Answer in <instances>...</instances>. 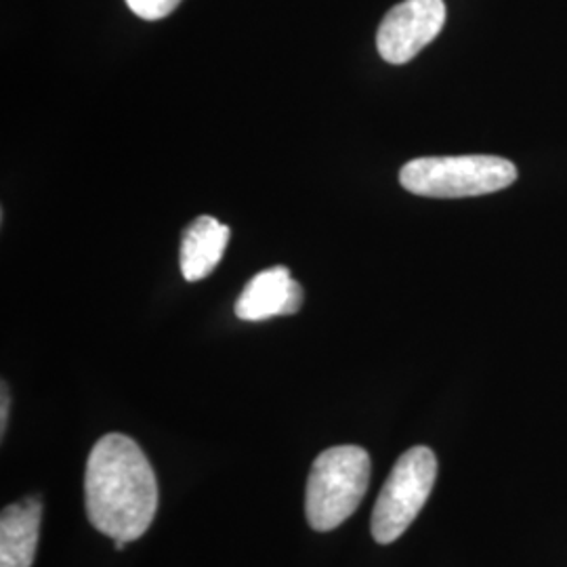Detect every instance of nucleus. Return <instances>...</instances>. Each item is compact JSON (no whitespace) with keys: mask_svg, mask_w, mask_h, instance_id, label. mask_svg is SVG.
<instances>
[{"mask_svg":"<svg viewBox=\"0 0 567 567\" xmlns=\"http://www.w3.org/2000/svg\"><path fill=\"white\" fill-rule=\"evenodd\" d=\"M86 515L112 540L133 543L158 511V482L135 440L107 433L93 446L84 475Z\"/></svg>","mask_w":567,"mask_h":567,"instance_id":"1","label":"nucleus"},{"mask_svg":"<svg viewBox=\"0 0 567 567\" xmlns=\"http://www.w3.org/2000/svg\"><path fill=\"white\" fill-rule=\"evenodd\" d=\"M370 456L364 447L337 446L324 450L307 480L305 511L316 532H330L347 522L364 501L370 484Z\"/></svg>","mask_w":567,"mask_h":567,"instance_id":"2","label":"nucleus"},{"mask_svg":"<svg viewBox=\"0 0 567 567\" xmlns=\"http://www.w3.org/2000/svg\"><path fill=\"white\" fill-rule=\"evenodd\" d=\"M517 182V166L501 156H426L402 166L400 183L423 198L486 196Z\"/></svg>","mask_w":567,"mask_h":567,"instance_id":"3","label":"nucleus"},{"mask_svg":"<svg viewBox=\"0 0 567 567\" xmlns=\"http://www.w3.org/2000/svg\"><path fill=\"white\" fill-rule=\"evenodd\" d=\"M437 480V458L433 450L416 446L405 450L386 477L372 511V536L379 545L395 543L425 507Z\"/></svg>","mask_w":567,"mask_h":567,"instance_id":"4","label":"nucleus"},{"mask_svg":"<svg viewBox=\"0 0 567 567\" xmlns=\"http://www.w3.org/2000/svg\"><path fill=\"white\" fill-rule=\"evenodd\" d=\"M446 16L444 0H404L395 4L377 32L381 58L393 65L414 60L426 44L437 39Z\"/></svg>","mask_w":567,"mask_h":567,"instance_id":"5","label":"nucleus"},{"mask_svg":"<svg viewBox=\"0 0 567 567\" xmlns=\"http://www.w3.org/2000/svg\"><path fill=\"white\" fill-rule=\"evenodd\" d=\"M303 305V288L288 267H269L246 284L236 301V316L244 322H264L276 316H295Z\"/></svg>","mask_w":567,"mask_h":567,"instance_id":"6","label":"nucleus"},{"mask_svg":"<svg viewBox=\"0 0 567 567\" xmlns=\"http://www.w3.org/2000/svg\"><path fill=\"white\" fill-rule=\"evenodd\" d=\"M41 498L30 496L0 515V567H32L41 536Z\"/></svg>","mask_w":567,"mask_h":567,"instance_id":"7","label":"nucleus"},{"mask_svg":"<svg viewBox=\"0 0 567 567\" xmlns=\"http://www.w3.org/2000/svg\"><path fill=\"white\" fill-rule=\"evenodd\" d=\"M229 227L203 215L185 229L182 240V274L187 282H198L215 271L229 244Z\"/></svg>","mask_w":567,"mask_h":567,"instance_id":"8","label":"nucleus"},{"mask_svg":"<svg viewBox=\"0 0 567 567\" xmlns=\"http://www.w3.org/2000/svg\"><path fill=\"white\" fill-rule=\"evenodd\" d=\"M126 4L137 18L156 21L171 16L182 4V0H126Z\"/></svg>","mask_w":567,"mask_h":567,"instance_id":"9","label":"nucleus"},{"mask_svg":"<svg viewBox=\"0 0 567 567\" xmlns=\"http://www.w3.org/2000/svg\"><path fill=\"white\" fill-rule=\"evenodd\" d=\"M9 391H7V385L2 383V408H0V431H2V435H4V431H7V419H9Z\"/></svg>","mask_w":567,"mask_h":567,"instance_id":"10","label":"nucleus"}]
</instances>
